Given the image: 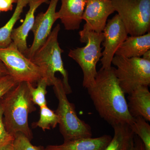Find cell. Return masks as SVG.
I'll return each instance as SVG.
<instances>
[{"mask_svg": "<svg viewBox=\"0 0 150 150\" xmlns=\"http://www.w3.org/2000/svg\"><path fill=\"white\" fill-rule=\"evenodd\" d=\"M29 0H18L11 17L4 26L0 28V48L8 47L12 42L11 35L15 25L20 18L23 8L29 3Z\"/></svg>", "mask_w": 150, "mask_h": 150, "instance_id": "18", "label": "cell"}, {"mask_svg": "<svg viewBox=\"0 0 150 150\" xmlns=\"http://www.w3.org/2000/svg\"><path fill=\"white\" fill-rule=\"evenodd\" d=\"M90 97L100 117L111 126L134 120L127 101L114 73V67L101 68L93 83L87 88Z\"/></svg>", "mask_w": 150, "mask_h": 150, "instance_id": "1", "label": "cell"}, {"mask_svg": "<svg viewBox=\"0 0 150 150\" xmlns=\"http://www.w3.org/2000/svg\"><path fill=\"white\" fill-rule=\"evenodd\" d=\"M41 150H43V149H41Z\"/></svg>", "mask_w": 150, "mask_h": 150, "instance_id": "30", "label": "cell"}, {"mask_svg": "<svg viewBox=\"0 0 150 150\" xmlns=\"http://www.w3.org/2000/svg\"><path fill=\"white\" fill-rule=\"evenodd\" d=\"M114 73L125 94L140 86H149L150 61L141 58H127L115 55L112 59Z\"/></svg>", "mask_w": 150, "mask_h": 150, "instance_id": "6", "label": "cell"}, {"mask_svg": "<svg viewBox=\"0 0 150 150\" xmlns=\"http://www.w3.org/2000/svg\"><path fill=\"white\" fill-rule=\"evenodd\" d=\"M112 137L104 135L97 138H80L64 142L59 145H49L44 150H104Z\"/></svg>", "mask_w": 150, "mask_h": 150, "instance_id": "15", "label": "cell"}, {"mask_svg": "<svg viewBox=\"0 0 150 150\" xmlns=\"http://www.w3.org/2000/svg\"><path fill=\"white\" fill-rule=\"evenodd\" d=\"M142 117L134 118L133 123L130 126L134 134L142 140L145 150H150V126Z\"/></svg>", "mask_w": 150, "mask_h": 150, "instance_id": "19", "label": "cell"}, {"mask_svg": "<svg viewBox=\"0 0 150 150\" xmlns=\"http://www.w3.org/2000/svg\"><path fill=\"white\" fill-rule=\"evenodd\" d=\"M30 95L34 104L39 107L47 105L46 95L47 93L46 88L48 85L46 78L43 77L37 82V86L34 88L33 85L28 82Z\"/></svg>", "mask_w": 150, "mask_h": 150, "instance_id": "21", "label": "cell"}, {"mask_svg": "<svg viewBox=\"0 0 150 150\" xmlns=\"http://www.w3.org/2000/svg\"><path fill=\"white\" fill-rule=\"evenodd\" d=\"M0 150H15L14 147L13 142L0 147Z\"/></svg>", "mask_w": 150, "mask_h": 150, "instance_id": "28", "label": "cell"}, {"mask_svg": "<svg viewBox=\"0 0 150 150\" xmlns=\"http://www.w3.org/2000/svg\"><path fill=\"white\" fill-rule=\"evenodd\" d=\"M59 0H51L45 12H41L36 16L31 30L34 38L31 46L28 48L25 56L30 59L35 52L43 45L52 31L55 22L59 19L56 7Z\"/></svg>", "mask_w": 150, "mask_h": 150, "instance_id": "10", "label": "cell"}, {"mask_svg": "<svg viewBox=\"0 0 150 150\" xmlns=\"http://www.w3.org/2000/svg\"><path fill=\"white\" fill-rule=\"evenodd\" d=\"M61 29L58 24L51 31L45 43L30 59L43 71L48 86H53L56 79L55 74L60 73L63 77V85L67 94L72 93L69 83V74L64 67L62 54L64 52L59 46L58 35Z\"/></svg>", "mask_w": 150, "mask_h": 150, "instance_id": "3", "label": "cell"}, {"mask_svg": "<svg viewBox=\"0 0 150 150\" xmlns=\"http://www.w3.org/2000/svg\"><path fill=\"white\" fill-rule=\"evenodd\" d=\"M49 0H29V9L25 15V18L21 25L14 28L11 35L12 42L19 50L25 56L28 48L27 38L32 29L35 21V13L37 9L42 4L47 3Z\"/></svg>", "mask_w": 150, "mask_h": 150, "instance_id": "12", "label": "cell"}, {"mask_svg": "<svg viewBox=\"0 0 150 150\" xmlns=\"http://www.w3.org/2000/svg\"><path fill=\"white\" fill-rule=\"evenodd\" d=\"M0 13H1V11H0Z\"/></svg>", "mask_w": 150, "mask_h": 150, "instance_id": "31", "label": "cell"}, {"mask_svg": "<svg viewBox=\"0 0 150 150\" xmlns=\"http://www.w3.org/2000/svg\"><path fill=\"white\" fill-rule=\"evenodd\" d=\"M0 60L18 83L25 82L33 85L44 77L41 69L22 54L13 42L8 47L0 48Z\"/></svg>", "mask_w": 150, "mask_h": 150, "instance_id": "8", "label": "cell"}, {"mask_svg": "<svg viewBox=\"0 0 150 150\" xmlns=\"http://www.w3.org/2000/svg\"><path fill=\"white\" fill-rule=\"evenodd\" d=\"M53 86L59 100L55 112L59 117V129L64 142L92 137L91 126L79 118L74 105L68 100L62 80L56 78Z\"/></svg>", "mask_w": 150, "mask_h": 150, "instance_id": "4", "label": "cell"}, {"mask_svg": "<svg viewBox=\"0 0 150 150\" xmlns=\"http://www.w3.org/2000/svg\"><path fill=\"white\" fill-rule=\"evenodd\" d=\"M18 0H0V11L7 12L12 11L13 4L17 3Z\"/></svg>", "mask_w": 150, "mask_h": 150, "instance_id": "25", "label": "cell"}, {"mask_svg": "<svg viewBox=\"0 0 150 150\" xmlns=\"http://www.w3.org/2000/svg\"><path fill=\"white\" fill-rule=\"evenodd\" d=\"M80 40L86 46L71 49L68 56L79 65L83 73V86L87 88L94 82L98 71L96 65L102 56L101 47L104 39L103 32L93 31L79 32Z\"/></svg>", "mask_w": 150, "mask_h": 150, "instance_id": "5", "label": "cell"}, {"mask_svg": "<svg viewBox=\"0 0 150 150\" xmlns=\"http://www.w3.org/2000/svg\"><path fill=\"white\" fill-rule=\"evenodd\" d=\"M129 150H145L144 146L142 140L135 134L134 142Z\"/></svg>", "mask_w": 150, "mask_h": 150, "instance_id": "26", "label": "cell"}, {"mask_svg": "<svg viewBox=\"0 0 150 150\" xmlns=\"http://www.w3.org/2000/svg\"><path fill=\"white\" fill-rule=\"evenodd\" d=\"M111 1L130 36H139L150 32V0Z\"/></svg>", "mask_w": 150, "mask_h": 150, "instance_id": "7", "label": "cell"}, {"mask_svg": "<svg viewBox=\"0 0 150 150\" xmlns=\"http://www.w3.org/2000/svg\"><path fill=\"white\" fill-rule=\"evenodd\" d=\"M104 50L100 59L102 69L112 67V59L116 51L128 36V32L118 14L107 20L103 31Z\"/></svg>", "mask_w": 150, "mask_h": 150, "instance_id": "9", "label": "cell"}, {"mask_svg": "<svg viewBox=\"0 0 150 150\" xmlns=\"http://www.w3.org/2000/svg\"><path fill=\"white\" fill-rule=\"evenodd\" d=\"M18 83L10 75L0 78V100Z\"/></svg>", "mask_w": 150, "mask_h": 150, "instance_id": "24", "label": "cell"}, {"mask_svg": "<svg viewBox=\"0 0 150 150\" xmlns=\"http://www.w3.org/2000/svg\"><path fill=\"white\" fill-rule=\"evenodd\" d=\"M114 135L104 150H129L134 142L135 134L130 126L126 123L112 126Z\"/></svg>", "mask_w": 150, "mask_h": 150, "instance_id": "17", "label": "cell"}, {"mask_svg": "<svg viewBox=\"0 0 150 150\" xmlns=\"http://www.w3.org/2000/svg\"><path fill=\"white\" fill-rule=\"evenodd\" d=\"M9 75L7 69L2 62L0 60V78Z\"/></svg>", "mask_w": 150, "mask_h": 150, "instance_id": "27", "label": "cell"}, {"mask_svg": "<svg viewBox=\"0 0 150 150\" xmlns=\"http://www.w3.org/2000/svg\"><path fill=\"white\" fill-rule=\"evenodd\" d=\"M14 136L9 134L5 126L3 120L2 105L0 101V147L13 142Z\"/></svg>", "mask_w": 150, "mask_h": 150, "instance_id": "23", "label": "cell"}, {"mask_svg": "<svg viewBox=\"0 0 150 150\" xmlns=\"http://www.w3.org/2000/svg\"><path fill=\"white\" fill-rule=\"evenodd\" d=\"M115 11L111 0H87L82 19L86 21L80 32H103L108 16Z\"/></svg>", "mask_w": 150, "mask_h": 150, "instance_id": "11", "label": "cell"}, {"mask_svg": "<svg viewBox=\"0 0 150 150\" xmlns=\"http://www.w3.org/2000/svg\"><path fill=\"white\" fill-rule=\"evenodd\" d=\"M61 8L57 12L65 30L79 29L87 0H61Z\"/></svg>", "mask_w": 150, "mask_h": 150, "instance_id": "13", "label": "cell"}, {"mask_svg": "<svg viewBox=\"0 0 150 150\" xmlns=\"http://www.w3.org/2000/svg\"><path fill=\"white\" fill-rule=\"evenodd\" d=\"M142 56L143 59L150 61V50H148L146 52H145Z\"/></svg>", "mask_w": 150, "mask_h": 150, "instance_id": "29", "label": "cell"}, {"mask_svg": "<svg viewBox=\"0 0 150 150\" xmlns=\"http://www.w3.org/2000/svg\"><path fill=\"white\" fill-rule=\"evenodd\" d=\"M150 50V33L139 36H128L115 55L127 58H141Z\"/></svg>", "mask_w": 150, "mask_h": 150, "instance_id": "16", "label": "cell"}, {"mask_svg": "<svg viewBox=\"0 0 150 150\" xmlns=\"http://www.w3.org/2000/svg\"><path fill=\"white\" fill-rule=\"evenodd\" d=\"M40 108V118L33 123V126L39 127L43 131L56 128L59 124V117L55 111L49 108L47 105Z\"/></svg>", "mask_w": 150, "mask_h": 150, "instance_id": "20", "label": "cell"}, {"mask_svg": "<svg viewBox=\"0 0 150 150\" xmlns=\"http://www.w3.org/2000/svg\"><path fill=\"white\" fill-rule=\"evenodd\" d=\"M14 137L13 145L15 150H41V147L33 146L24 134L17 133Z\"/></svg>", "mask_w": 150, "mask_h": 150, "instance_id": "22", "label": "cell"}, {"mask_svg": "<svg viewBox=\"0 0 150 150\" xmlns=\"http://www.w3.org/2000/svg\"><path fill=\"white\" fill-rule=\"evenodd\" d=\"M149 86L138 87L129 94L127 102L130 114L134 118L142 117L150 121V92Z\"/></svg>", "mask_w": 150, "mask_h": 150, "instance_id": "14", "label": "cell"}, {"mask_svg": "<svg viewBox=\"0 0 150 150\" xmlns=\"http://www.w3.org/2000/svg\"><path fill=\"white\" fill-rule=\"evenodd\" d=\"M0 101L7 131L13 136L21 133L31 141L33 134L28 125V115L36 108L32 101L28 82L19 83Z\"/></svg>", "mask_w": 150, "mask_h": 150, "instance_id": "2", "label": "cell"}]
</instances>
